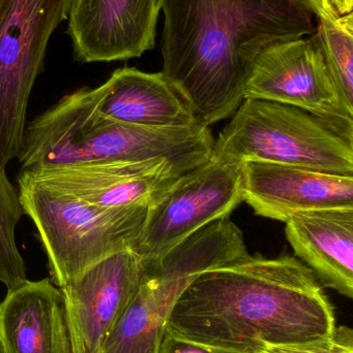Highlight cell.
Masks as SVG:
<instances>
[{
    "label": "cell",
    "mask_w": 353,
    "mask_h": 353,
    "mask_svg": "<svg viewBox=\"0 0 353 353\" xmlns=\"http://www.w3.org/2000/svg\"><path fill=\"white\" fill-rule=\"evenodd\" d=\"M296 257L317 279L353 298V208L298 212L285 221Z\"/></svg>",
    "instance_id": "9a60e30c"
},
{
    "label": "cell",
    "mask_w": 353,
    "mask_h": 353,
    "mask_svg": "<svg viewBox=\"0 0 353 353\" xmlns=\"http://www.w3.org/2000/svg\"><path fill=\"white\" fill-rule=\"evenodd\" d=\"M323 4L333 8L339 14H346L352 12L353 0H321Z\"/></svg>",
    "instance_id": "44dd1931"
},
{
    "label": "cell",
    "mask_w": 353,
    "mask_h": 353,
    "mask_svg": "<svg viewBox=\"0 0 353 353\" xmlns=\"http://www.w3.org/2000/svg\"><path fill=\"white\" fill-rule=\"evenodd\" d=\"M213 155L353 176V143L309 112L263 99L242 101L215 141Z\"/></svg>",
    "instance_id": "8992f818"
},
{
    "label": "cell",
    "mask_w": 353,
    "mask_h": 353,
    "mask_svg": "<svg viewBox=\"0 0 353 353\" xmlns=\"http://www.w3.org/2000/svg\"><path fill=\"white\" fill-rule=\"evenodd\" d=\"M18 195L37 230L51 281L64 288L107 257L134 249L149 205L103 207L32 180L20 172Z\"/></svg>",
    "instance_id": "277c9868"
},
{
    "label": "cell",
    "mask_w": 353,
    "mask_h": 353,
    "mask_svg": "<svg viewBox=\"0 0 353 353\" xmlns=\"http://www.w3.org/2000/svg\"><path fill=\"white\" fill-rule=\"evenodd\" d=\"M160 0H70L68 34L82 63L141 57L153 49Z\"/></svg>",
    "instance_id": "8fae6325"
},
{
    "label": "cell",
    "mask_w": 353,
    "mask_h": 353,
    "mask_svg": "<svg viewBox=\"0 0 353 353\" xmlns=\"http://www.w3.org/2000/svg\"><path fill=\"white\" fill-rule=\"evenodd\" d=\"M70 0H0V168L18 159L46 50Z\"/></svg>",
    "instance_id": "52a82bcc"
},
{
    "label": "cell",
    "mask_w": 353,
    "mask_h": 353,
    "mask_svg": "<svg viewBox=\"0 0 353 353\" xmlns=\"http://www.w3.org/2000/svg\"><path fill=\"white\" fill-rule=\"evenodd\" d=\"M0 353H3V352H2L1 347H0Z\"/></svg>",
    "instance_id": "7402d4cb"
},
{
    "label": "cell",
    "mask_w": 353,
    "mask_h": 353,
    "mask_svg": "<svg viewBox=\"0 0 353 353\" xmlns=\"http://www.w3.org/2000/svg\"><path fill=\"white\" fill-rule=\"evenodd\" d=\"M335 311L310 268L289 255L248 254L197 276L168 317L165 333L240 353L325 339Z\"/></svg>",
    "instance_id": "6da1fadb"
},
{
    "label": "cell",
    "mask_w": 353,
    "mask_h": 353,
    "mask_svg": "<svg viewBox=\"0 0 353 353\" xmlns=\"http://www.w3.org/2000/svg\"><path fill=\"white\" fill-rule=\"evenodd\" d=\"M242 194L257 215L285 222L298 212L353 208V176L245 161Z\"/></svg>",
    "instance_id": "4fadbf2b"
},
{
    "label": "cell",
    "mask_w": 353,
    "mask_h": 353,
    "mask_svg": "<svg viewBox=\"0 0 353 353\" xmlns=\"http://www.w3.org/2000/svg\"><path fill=\"white\" fill-rule=\"evenodd\" d=\"M246 99L304 110L331 124L353 143V111L334 84L314 33L277 41L263 50L247 81Z\"/></svg>",
    "instance_id": "ba28073f"
},
{
    "label": "cell",
    "mask_w": 353,
    "mask_h": 353,
    "mask_svg": "<svg viewBox=\"0 0 353 353\" xmlns=\"http://www.w3.org/2000/svg\"><path fill=\"white\" fill-rule=\"evenodd\" d=\"M158 353H240L231 352V350H223V348L215 347V346L204 345V344L196 343L190 340L182 339L164 333L163 339L160 344Z\"/></svg>",
    "instance_id": "ffe728a7"
},
{
    "label": "cell",
    "mask_w": 353,
    "mask_h": 353,
    "mask_svg": "<svg viewBox=\"0 0 353 353\" xmlns=\"http://www.w3.org/2000/svg\"><path fill=\"white\" fill-rule=\"evenodd\" d=\"M32 180L103 207L149 205L180 178L166 161H112L21 171Z\"/></svg>",
    "instance_id": "7c38bea8"
},
{
    "label": "cell",
    "mask_w": 353,
    "mask_h": 353,
    "mask_svg": "<svg viewBox=\"0 0 353 353\" xmlns=\"http://www.w3.org/2000/svg\"><path fill=\"white\" fill-rule=\"evenodd\" d=\"M242 203V163L213 157L184 174L149 207L136 246L141 259L169 251L207 224L229 217Z\"/></svg>",
    "instance_id": "9c48e42d"
},
{
    "label": "cell",
    "mask_w": 353,
    "mask_h": 353,
    "mask_svg": "<svg viewBox=\"0 0 353 353\" xmlns=\"http://www.w3.org/2000/svg\"><path fill=\"white\" fill-rule=\"evenodd\" d=\"M142 269L132 249L120 251L60 288L73 353H99L130 303Z\"/></svg>",
    "instance_id": "30bf717a"
},
{
    "label": "cell",
    "mask_w": 353,
    "mask_h": 353,
    "mask_svg": "<svg viewBox=\"0 0 353 353\" xmlns=\"http://www.w3.org/2000/svg\"><path fill=\"white\" fill-rule=\"evenodd\" d=\"M259 353H353V331L340 325L325 339L296 345L269 346Z\"/></svg>",
    "instance_id": "d6986e66"
},
{
    "label": "cell",
    "mask_w": 353,
    "mask_h": 353,
    "mask_svg": "<svg viewBox=\"0 0 353 353\" xmlns=\"http://www.w3.org/2000/svg\"><path fill=\"white\" fill-rule=\"evenodd\" d=\"M24 213L18 190L0 168V283L8 290L27 281L26 263L17 244V226Z\"/></svg>",
    "instance_id": "ac0fdd59"
},
{
    "label": "cell",
    "mask_w": 353,
    "mask_h": 353,
    "mask_svg": "<svg viewBox=\"0 0 353 353\" xmlns=\"http://www.w3.org/2000/svg\"><path fill=\"white\" fill-rule=\"evenodd\" d=\"M160 6L162 72L197 123L209 128L240 107L263 50L315 31L305 0H160Z\"/></svg>",
    "instance_id": "7a4b0ae2"
},
{
    "label": "cell",
    "mask_w": 353,
    "mask_h": 353,
    "mask_svg": "<svg viewBox=\"0 0 353 353\" xmlns=\"http://www.w3.org/2000/svg\"><path fill=\"white\" fill-rule=\"evenodd\" d=\"M3 353H73L64 296L50 278L8 290L0 303Z\"/></svg>",
    "instance_id": "5bb4252c"
},
{
    "label": "cell",
    "mask_w": 353,
    "mask_h": 353,
    "mask_svg": "<svg viewBox=\"0 0 353 353\" xmlns=\"http://www.w3.org/2000/svg\"><path fill=\"white\" fill-rule=\"evenodd\" d=\"M99 88L82 87L26 124L21 171L112 161H166L180 175L213 157L209 126L157 128L116 121L102 113Z\"/></svg>",
    "instance_id": "3957f363"
},
{
    "label": "cell",
    "mask_w": 353,
    "mask_h": 353,
    "mask_svg": "<svg viewBox=\"0 0 353 353\" xmlns=\"http://www.w3.org/2000/svg\"><path fill=\"white\" fill-rule=\"evenodd\" d=\"M102 113L122 123L146 128H186L197 123L188 103L163 72L116 70L101 86Z\"/></svg>",
    "instance_id": "2e32d148"
},
{
    "label": "cell",
    "mask_w": 353,
    "mask_h": 353,
    "mask_svg": "<svg viewBox=\"0 0 353 353\" xmlns=\"http://www.w3.org/2000/svg\"><path fill=\"white\" fill-rule=\"evenodd\" d=\"M249 254L229 217L216 220L164 254L141 259L138 285L99 353H158L168 317L187 286L203 272Z\"/></svg>",
    "instance_id": "5b68a950"
},
{
    "label": "cell",
    "mask_w": 353,
    "mask_h": 353,
    "mask_svg": "<svg viewBox=\"0 0 353 353\" xmlns=\"http://www.w3.org/2000/svg\"><path fill=\"white\" fill-rule=\"evenodd\" d=\"M312 12L314 35L338 92L353 111V14H339L321 0H305Z\"/></svg>",
    "instance_id": "e0dca14e"
}]
</instances>
